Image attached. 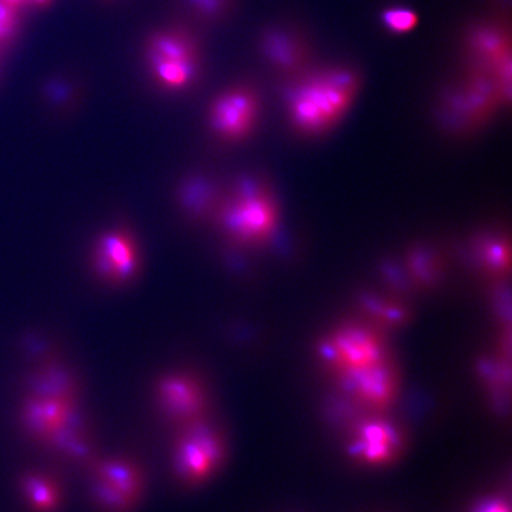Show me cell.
Returning <instances> with one entry per match:
<instances>
[{
  "mask_svg": "<svg viewBox=\"0 0 512 512\" xmlns=\"http://www.w3.org/2000/svg\"><path fill=\"white\" fill-rule=\"evenodd\" d=\"M360 88V75L349 67L305 70L287 89L288 117L302 133L328 131L349 112Z\"/></svg>",
  "mask_w": 512,
  "mask_h": 512,
  "instance_id": "obj_1",
  "label": "cell"
},
{
  "mask_svg": "<svg viewBox=\"0 0 512 512\" xmlns=\"http://www.w3.org/2000/svg\"><path fill=\"white\" fill-rule=\"evenodd\" d=\"M22 419L31 437L43 443L68 452L83 448L72 386L62 370L50 369L36 377Z\"/></svg>",
  "mask_w": 512,
  "mask_h": 512,
  "instance_id": "obj_2",
  "label": "cell"
},
{
  "mask_svg": "<svg viewBox=\"0 0 512 512\" xmlns=\"http://www.w3.org/2000/svg\"><path fill=\"white\" fill-rule=\"evenodd\" d=\"M224 235L240 247H259L270 241L278 227V208L264 184L246 179L229 192L216 209Z\"/></svg>",
  "mask_w": 512,
  "mask_h": 512,
  "instance_id": "obj_3",
  "label": "cell"
},
{
  "mask_svg": "<svg viewBox=\"0 0 512 512\" xmlns=\"http://www.w3.org/2000/svg\"><path fill=\"white\" fill-rule=\"evenodd\" d=\"M144 60L147 72L158 87L168 92H182L200 76V43L188 30L158 29L146 38Z\"/></svg>",
  "mask_w": 512,
  "mask_h": 512,
  "instance_id": "obj_4",
  "label": "cell"
},
{
  "mask_svg": "<svg viewBox=\"0 0 512 512\" xmlns=\"http://www.w3.org/2000/svg\"><path fill=\"white\" fill-rule=\"evenodd\" d=\"M260 108V96L253 87H229L211 102L208 112L211 131L224 142H241L255 130Z\"/></svg>",
  "mask_w": 512,
  "mask_h": 512,
  "instance_id": "obj_5",
  "label": "cell"
},
{
  "mask_svg": "<svg viewBox=\"0 0 512 512\" xmlns=\"http://www.w3.org/2000/svg\"><path fill=\"white\" fill-rule=\"evenodd\" d=\"M329 360L345 380L384 366L386 352L379 336L364 328H347L332 336Z\"/></svg>",
  "mask_w": 512,
  "mask_h": 512,
  "instance_id": "obj_6",
  "label": "cell"
},
{
  "mask_svg": "<svg viewBox=\"0 0 512 512\" xmlns=\"http://www.w3.org/2000/svg\"><path fill=\"white\" fill-rule=\"evenodd\" d=\"M140 254L136 239L124 228H112L95 241L92 253L94 272L110 285H124L139 270Z\"/></svg>",
  "mask_w": 512,
  "mask_h": 512,
  "instance_id": "obj_7",
  "label": "cell"
},
{
  "mask_svg": "<svg viewBox=\"0 0 512 512\" xmlns=\"http://www.w3.org/2000/svg\"><path fill=\"white\" fill-rule=\"evenodd\" d=\"M223 447L219 434L206 425L191 426L183 435L176 453V467L183 478L200 482L221 463Z\"/></svg>",
  "mask_w": 512,
  "mask_h": 512,
  "instance_id": "obj_8",
  "label": "cell"
},
{
  "mask_svg": "<svg viewBox=\"0 0 512 512\" xmlns=\"http://www.w3.org/2000/svg\"><path fill=\"white\" fill-rule=\"evenodd\" d=\"M475 67L508 88L511 74V36L501 24H483L472 30L466 43Z\"/></svg>",
  "mask_w": 512,
  "mask_h": 512,
  "instance_id": "obj_9",
  "label": "cell"
},
{
  "mask_svg": "<svg viewBox=\"0 0 512 512\" xmlns=\"http://www.w3.org/2000/svg\"><path fill=\"white\" fill-rule=\"evenodd\" d=\"M262 55L279 72L297 76L305 72L311 51L299 31L286 27L268 28L259 40Z\"/></svg>",
  "mask_w": 512,
  "mask_h": 512,
  "instance_id": "obj_10",
  "label": "cell"
},
{
  "mask_svg": "<svg viewBox=\"0 0 512 512\" xmlns=\"http://www.w3.org/2000/svg\"><path fill=\"white\" fill-rule=\"evenodd\" d=\"M139 477L131 465L123 462L102 464L95 494L104 507L120 512L131 507L139 492Z\"/></svg>",
  "mask_w": 512,
  "mask_h": 512,
  "instance_id": "obj_11",
  "label": "cell"
},
{
  "mask_svg": "<svg viewBox=\"0 0 512 512\" xmlns=\"http://www.w3.org/2000/svg\"><path fill=\"white\" fill-rule=\"evenodd\" d=\"M159 400L172 418L190 419L200 413L203 395L200 388L189 377L171 375L159 383Z\"/></svg>",
  "mask_w": 512,
  "mask_h": 512,
  "instance_id": "obj_12",
  "label": "cell"
},
{
  "mask_svg": "<svg viewBox=\"0 0 512 512\" xmlns=\"http://www.w3.org/2000/svg\"><path fill=\"white\" fill-rule=\"evenodd\" d=\"M348 382L356 398L370 407L387 406L394 398L395 377L387 364L358 375Z\"/></svg>",
  "mask_w": 512,
  "mask_h": 512,
  "instance_id": "obj_13",
  "label": "cell"
},
{
  "mask_svg": "<svg viewBox=\"0 0 512 512\" xmlns=\"http://www.w3.org/2000/svg\"><path fill=\"white\" fill-rule=\"evenodd\" d=\"M398 438L393 428L383 422H371L362 428L358 451L368 462L379 464L393 456Z\"/></svg>",
  "mask_w": 512,
  "mask_h": 512,
  "instance_id": "obj_14",
  "label": "cell"
},
{
  "mask_svg": "<svg viewBox=\"0 0 512 512\" xmlns=\"http://www.w3.org/2000/svg\"><path fill=\"white\" fill-rule=\"evenodd\" d=\"M23 490L31 507L38 512H54L59 505V491L47 478L30 476L24 480Z\"/></svg>",
  "mask_w": 512,
  "mask_h": 512,
  "instance_id": "obj_15",
  "label": "cell"
},
{
  "mask_svg": "<svg viewBox=\"0 0 512 512\" xmlns=\"http://www.w3.org/2000/svg\"><path fill=\"white\" fill-rule=\"evenodd\" d=\"M192 15L204 21L216 22L233 10L234 0H179Z\"/></svg>",
  "mask_w": 512,
  "mask_h": 512,
  "instance_id": "obj_16",
  "label": "cell"
},
{
  "mask_svg": "<svg viewBox=\"0 0 512 512\" xmlns=\"http://www.w3.org/2000/svg\"><path fill=\"white\" fill-rule=\"evenodd\" d=\"M383 24L394 34H407L418 27L419 16L415 11L407 8H390L383 12Z\"/></svg>",
  "mask_w": 512,
  "mask_h": 512,
  "instance_id": "obj_17",
  "label": "cell"
},
{
  "mask_svg": "<svg viewBox=\"0 0 512 512\" xmlns=\"http://www.w3.org/2000/svg\"><path fill=\"white\" fill-rule=\"evenodd\" d=\"M19 9L0 2V51L9 46L19 29Z\"/></svg>",
  "mask_w": 512,
  "mask_h": 512,
  "instance_id": "obj_18",
  "label": "cell"
},
{
  "mask_svg": "<svg viewBox=\"0 0 512 512\" xmlns=\"http://www.w3.org/2000/svg\"><path fill=\"white\" fill-rule=\"evenodd\" d=\"M0 2L15 6V8L21 10L24 6L37 9L46 8L53 0H0Z\"/></svg>",
  "mask_w": 512,
  "mask_h": 512,
  "instance_id": "obj_19",
  "label": "cell"
},
{
  "mask_svg": "<svg viewBox=\"0 0 512 512\" xmlns=\"http://www.w3.org/2000/svg\"><path fill=\"white\" fill-rule=\"evenodd\" d=\"M483 512H510L507 505L497 502L492 503L489 507H486Z\"/></svg>",
  "mask_w": 512,
  "mask_h": 512,
  "instance_id": "obj_20",
  "label": "cell"
}]
</instances>
